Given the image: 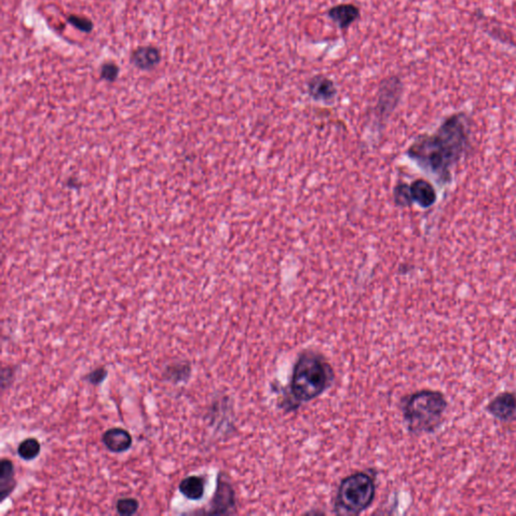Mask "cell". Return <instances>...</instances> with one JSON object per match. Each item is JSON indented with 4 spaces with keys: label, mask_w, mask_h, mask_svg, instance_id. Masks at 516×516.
<instances>
[{
    "label": "cell",
    "mask_w": 516,
    "mask_h": 516,
    "mask_svg": "<svg viewBox=\"0 0 516 516\" xmlns=\"http://www.w3.org/2000/svg\"><path fill=\"white\" fill-rule=\"evenodd\" d=\"M41 453V444L37 439L29 438L22 441L18 448V454L25 461L36 459Z\"/></svg>",
    "instance_id": "15"
},
{
    "label": "cell",
    "mask_w": 516,
    "mask_h": 516,
    "mask_svg": "<svg viewBox=\"0 0 516 516\" xmlns=\"http://www.w3.org/2000/svg\"><path fill=\"white\" fill-rule=\"evenodd\" d=\"M101 78L107 82H114L119 76V67L112 62L102 65L100 70Z\"/></svg>",
    "instance_id": "19"
},
{
    "label": "cell",
    "mask_w": 516,
    "mask_h": 516,
    "mask_svg": "<svg viewBox=\"0 0 516 516\" xmlns=\"http://www.w3.org/2000/svg\"><path fill=\"white\" fill-rule=\"evenodd\" d=\"M448 402L441 391L422 390L409 395L404 404V418L413 434H430L441 427Z\"/></svg>",
    "instance_id": "2"
},
{
    "label": "cell",
    "mask_w": 516,
    "mask_h": 516,
    "mask_svg": "<svg viewBox=\"0 0 516 516\" xmlns=\"http://www.w3.org/2000/svg\"><path fill=\"white\" fill-rule=\"evenodd\" d=\"M402 90H404V86H402V80L397 76H390L383 80L379 86L376 108L379 118L383 119V118L390 117V113L399 104Z\"/></svg>",
    "instance_id": "5"
},
{
    "label": "cell",
    "mask_w": 516,
    "mask_h": 516,
    "mask_svg": "<svg viewBox=\"0 0 516 516\" xmlns=\"http://www.w3.org/2000/svg\"><path fill=\"white\" fill-rule=\"evenodd\" d=\"M205 479L203 477L189 476L180 481L179 490L190 501H200L205 493Z\"/></svg>",
    "instance_id": "14"
},
{
    "label": "cell",
    "mask_w": 516,
    "mask_h": 516,
    "mask_svg": "<svg viewBox=\"0 0 516 516\" xmlns=\"http://www.w3.org/2000/svg\"><path fill=\"white\" fill-rule=\"evenodd\" d=\"M470 124L464 113L446 118L438 131L418 136L407 156L442 183L451 180V170L468 149Z\"/></svg>",
    "instance_id": "1"
},
{
    "label": "cell",
    "mask_w": 516,
    "mask_h": 516,
    "mask_svg": "<svg viewBox=\"0 0 516 516\" xmlns=\"http://www.w3.org/2000/svg\"><path fill=\"white\" fill-rule=\"evenodd\" d=\"M332 379V369L323 357L314 352L303 354L293 367L291 393L298 402H310L327 390Z\"/></svg>",
    "instance_id": "3"
},
{
    "label": "cell",
    "mask_w": 516,
    "mask_h": 516,
    "mask_svg": "<svg viewBox=\"0 0 516 516\" xmlns=\"http://www.w3.org/2000/svg\"><path fill=\"white\" fill-rule=\"evenodd\" d=\"M490 415L503 423L511 422L516 418V395L513 392L499 393L488 404Z\"/></svg>",
    "instance_id": "6"
},
{
    "label": "cell",
    "mask_w": 516,
    "mask_h": 516,
    "mask_svg": "<svg viewBox=\"0 0 516 516\" xmlns=\"http://www.w3.org/2000/svg\"><path fill=\"white\" fill-rule=\"evenodd\" d=\"M106 377H107V370L105 368L100 367L90 372L88 374L87 379L93 385H99V384H101L105 381Z\"/></svg>",
    "instance_id": "21"
},
{
    "label": "cell",
    "mask_w": 516,
    "mask_h": 516,
    "mask_svg": "<svg viewBox=\"0 0 516 516\" xmlns=\"http://www.w3.org/2000/svg\"><path fill=\"white\" fill-rule=\"evenodd\" d=\"M307 92L314 100L322 102L334 100L337 95L335 83L323 75L315 76L309 81Z\"/></svg>",
    "instance_id": "8"
},
{
    "label": "cell",
    "mask_w": 516,
    "mask_h": 516,
    "mask_svg": "<svg viewBox=\"0 0 516 516\" xmlns=\"http://www.w3.org/2000/svg\"><path fill=\"white\" fill-rule=\"evenodd\" d=\"M166 374L170 381L180 383V381H186L188 378L191 374V368L188 364L175 365V366L168 367Z\"/></svg>",
    "instance_id": "16"
},
{
    "label": "cell",
    "mask_w": 516,
    "mask_h": 516,
    "mask_svg": "<svg viewBox=\"0 0 516 516\" xmlns=\"http://www.w3.org/2000/svg\"><path fill=\"white\" fill-rule=\"evenodd\" d=\"M15 487V465L4 458L0 463V501H6Z\"/></svg>",
    "instance_id": "13"
},
{
    "label": "cell",
    "mask_w": 516,
    "mask_h": 516,
    "mask_svg": "<svg viewBox=\"0 0 516 516\" xmlns=\"http://www.w3.org/2000/svg\"><path fill=\"white\" fill-rule=\"evenodd\" d=\"M328 18L339 29H347L360 18V9L352 4H341L328 11Z\"/></svg>",
    "instance_id": "7"
},
{
    "label": "cell",
    "mask_w": 516,
    "mask_h": 516,
    "mask_svg": "<svg viewBox=\"0 0 516 516\" xmlns=\"http://www.w3.org/2000/svg\"><path fill=\"white\" fill-rule=\"evenodd\" d=\"M140 503L134 498H121L117 501V512L121 515H133L138 512Z\"/></svg>",
    "instance_id": "18"
},
{
    "label": "cell",
    "mask_w": 516,
    "mask_h": 516,
    "mask_svg": "<svg viewBox=\"0 0 516 516\" xmlns=\"http://www.w3.org/2000/svg\"><path fill=\"white\" fill-rule=\"evenodd\" d=\"M68 22H70L72 25H74L76 29H78L79 31L90 32L92 31V29H93V24H92L91 20H88V18H84V16L71 15L70 18H68Z\"/></svg>",
    "instance_id": "20"
},
{
    "label": "cell",
    "mask_w": 516,
    "mask_h": 516,
    "mask_svg": "<svg viewBox=\"0 0 516 516\" xmlns=\"http://www.w3.org/2000/svg\"><path fill=\"white\" fill-rule=\"evenodd\" d=\"M409 193L413 203L418 204L420 207H432L437 201V193L434 186L428 180L418 179L409 185Z\"/></svg>",
    "instance_id": "9"
},
{
    "label": "cell",
    "mask_w": 516,
    "mask_h": 516,
    "mask_svg": "<svg viewBox=\"0 0 516 516\" xmlns=\"http://www.w3.org/2000/svg\"><path fill=\"white\" fill-rule=\"evenodd\" d=\"M102 442L111 452L122 453L133 445V437L126 430L113 428L104 432Z\"/></svg>",
    "instance_id": "10"
},
{
    "label": "cell",
    "mask_w": 516,
    "mask_h": 516,
    "mask_svg": "<svg viewBox=\"0 0 516 516\" xmlns=\"http://www.w3.org/2000/svg\"><path fill=\"white\" fill-rule=\"evenodd\" d=\"M395 201L397 205L402 206V207H407L413 204L411 201V193H409V185L406 184H399L395 189Z\"/></svg>",
    "instance_id": "17"
},
{
    "label": "cell",
    "mask_w": 516,
    "mask_h": 516,
    "mask_svg": "<svg viewBox=\"0 0 516 516\" xmlns=\"http://www.w3.org/2000/svg\"><path fill=\"white\" fill-rule=\"evenodd\" d=\"M161 53L157 48L140 47L136 48L131 55V63L134 67L143 71H150L161 63Z\"/></svg>",
    "instance_id": "12"
},
{
    "label": "cell",
    "mask_w": 516,
    "mask_h": 516,
    "mask_svg": "<svg viewBox=\"0 0 516 516\" xmlns=\"http://www.w3.org/2000/svg\"><path fill=\"white\" fill-rule=\"evenodd\" d=\"M376 496L373 478L365 472L343 479L338 489L336 509L343 515H359L366 510Z\"/></svg>",
    "instance_id": "4"
},
{
    "label": "cell",
    "mask_w": 516,
    "mask_h": 516,
    "mask_svg": "<svg viewBox=\"0 0 516 516\" xmlns=\"http://www.w3.org/2000/svg\"><path fill=\"white\" fill-rule=\"evenodd\" d=\"M234 491L229 483L219 481L216 493L213 498L211 511L214 515H224L234 508Z\"/></svg>",
    "instance_id": "11"
}]
</instances>
